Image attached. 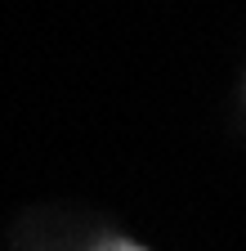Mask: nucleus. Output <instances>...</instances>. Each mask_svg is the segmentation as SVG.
<instances>
[{
	"label": "nucleus",
	"mask_w": 246,
	"mask_h": 251,
	"mask_svg": "<svg viewBox=\"0 0 246 251\" xmlns=\"http://www.w3.org/2000/svg\"><path fill=\"white\" fill-rule=\"evenodd\" d=\"M94 251H143V247H134V242H126V238H112V242H103V247H94Z\"/></svg>",
	"instance_id": "obj_1"
}]
</instances>
